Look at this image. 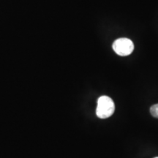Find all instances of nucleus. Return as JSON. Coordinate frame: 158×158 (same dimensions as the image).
Returning a JSON list of instances; mask_svg holds the SVG:
<instances>
[{"label":"nucleus","mask_w":158,"mask_h":158,"mask_svg":"<svg viewBox=\"0 0 158 158\" xmlns=\"http://www.w3.org/2000/svg\"><path fill=\"white\" fill-rule=\"evenodd\" d=\"M115 110V104L108 96H101L98 100L96 114L100 118H107L111 116Z\"/></svg>","instance_id":"1"},{"label":"nucleus","mask_w":158,"mask_h":158,"mask_svg":"<svg viewBox=\"0 0 158 158\" xmlns=\"http://www.w3.org/2000/svg\"><path fill=\"white\" fill-rule=\"evenodd\" d=\"M113 49L118 56H126L133 51L134 44L131 40L122 37L114 41L113 43Z\"/></svg>","instance_id":"2"},{"label":"nucleus","mask_w":158,"mask_h":158,"mask_svg":"<svg viewBox=\"0 0 158 158\" xmlns=\"http://www.w3.org/2000/svg\"><path fill=\"white\" fill-rule=\"evenodd\" d=\"M150 113L154 117L158 118V103L153 105L151 108H150Z\"/></svg>","instance_id":"3"},{"label":"nucleus","mask_w":158,"mask_h":158,"mask_svg":"<svg viewBox=\"0 0 158 158\" xmlns=\"http://www.w3.org/2000/svg\"><path fill=\"white\" fill-rule=\"evenodd\" d=\"M155 158H158V157H155Z\"/></svg>","instance_id":"4"}]
</instances>
